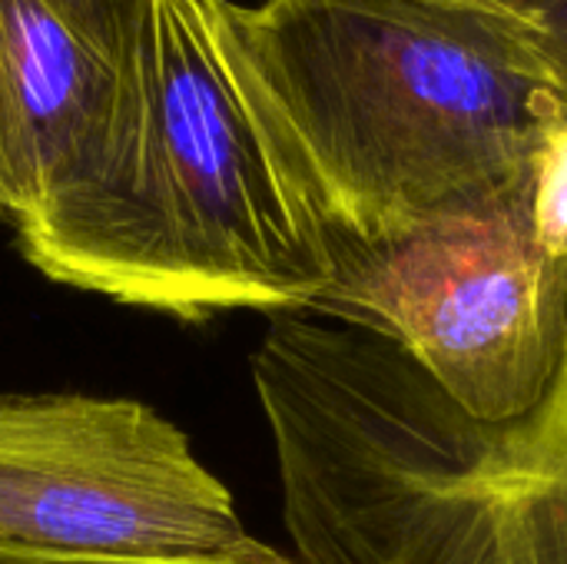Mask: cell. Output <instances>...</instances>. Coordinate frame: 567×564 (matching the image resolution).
Masks as SVG:
<instances>
[{
  "label": "cell",
  "mask_w": 567,
  "mask_h": 564,
  "mask_svg": "<svg viewBox=\"0 0 567 564\" xmlns=\"http://www.w3.org/2000/svg\"><path fill=\"white\" fill-rule=\"evenodd\" d=\"M0 564H150V562H93V558H56V555H30V552L0 548ZM286 564H296V562H286Z\"/></svg>",
  "instance_id": "obj_11"
},
{
  "label": "cell",
  "mask_w": 567,
  "mask_h": 564,
  "mask_svg": "<svg viewBox=\"0 0 567 564\" xmlns=\"http://www.w3.org/2000/svg\"><path fill=\"white\" fill-rule=\"evenodd\" d=\"M123 106V63L50 0H0V219L80 186Z\"/></svg>",
  "instance_id": "obj_6"
},
{
  "label": "cell",
  "mask_w": 567,
  "mask_h": 564,
  "mask_svg": "<svg viewBox=\"0 0 567 564\" xmlns=\"http://www.w3.org/2000/svg\"><path fill=\"white\" fill-rule=\"evenodd\" d=\"M296 564H567V289L542 396L465 416L362 326L279 312L252 352Z\"/></svg>",
  "instance_id": "obj_2"
},
{
  "label": "cell",
  "mask_w": 567,
  "mask_h": 564,
  "mask_svg": "<svg viewBox=\"0 0 567 564\" xmlns=\"http://www.w3.org/2000/svg\"><path fill=\"white\" fill-rule=\"evenodd\" d=\"M0 548L150 564H286L189 439L133 399L0 396Z\"/></svg>",
  "instance_id": "obj_4"
},
{
  "label": "cell",
  "mask_w": 567,
  "mask_h": 564,
  "mask_svg": "<svg viewBox=\"0 0 567 564\" xmlns=\"http://www.w3.org/2000/svg\"><path fill=\"white\" fill-rule=\"evenodd\" d=\"M565 289L567 259H548L528 216H515L342 253L309 312L399 342L465 416L498 422L542 396Z\"/></svg>",
  "instance_id": "obj_5"
},
{
  "label": "cell",
  "mask_w": 567,
  "mask_h": 564,
  "mask_svg": "<svg viewBox=\"0 0 567 564\" xmlns=\"http://www.w3.org/2000/svg\"><path fill=\"white\" fill-rule=\"evenodd\" d=\"M17 243L53 283L186 322L309 312L332 286L243 93L219 0H146L100 163L20 219Z\"/></svg>",
  "instance_id": "obj_3"
},
{
  "label": "cell",
  "mask_w": 567,
  "mask_h": 564,
  "mask_svg": "<svg viewBox=\"0 0 567 564\" xmlns=\"http://www.w3.org/2000/svg\"><path fill=\"white\" fill-rule=\"evenodd\" d=\"M508 27L567 103V0H555L518 20H508Z\"/></svg>",
  "instance_id": "obj_9"
},
{
  "label": "cell",
  "mask_w": 567,
  "mask_h": 564,
  "mask_svg": "<svg viewBox=\"0 0 567 564\" xmlns=\"http://www.w3.org/2000/svg\"><path fill=\"white\" fill-rule=\"evenodd\" d=\"M50 3L103 53L126 63L146 0H50Z\"/></svg>",
  "instance_id": "obj_8"
},
{
  "label": "cell",
  "mask_w": 567,
  "mask_h": 564,
  "mask_svg": "<svg viewBox=\"0 0 567 564\" xmlns=\"http://www.w3.org/2000/svg\"><path fill=\"white\" fill-rule=\"evenodd\" d=\"M292 209L329 266L422 229L528 216L567 113L508 20L439 0H219Z\"/></svg>",
  "instance_id": "obj_1"
},
{
  "label": "cell",
  "mask_w": 567,
  "mask_h": 564,
  "mask_svg": "<svg viewBox=\"0 0 567 564\" xmlns=\"http://www.w3.org/2000/svg\"><path fill=\"white\" fill-rule=\"evenodd\" d=\"M528 226L535 243L548 259H567V113H561L532 166V193H528Z\"/></svg>",
  "instance_id": "obj_7"
},
{
  "label": "cell",
  "mask_w": 567,
  "mask_h": 564,
  "mask_svg": "<svg viewBox=\"0 0 567 564\" xmlns=\"http://www.w3.org/2000/svg\"><path fill=\"white\" fill-rule=\"evenodd\" d=\"M439 3H449V7H462V10H475V13H485V17H498V20H518L538 7H548L555 0H439Z\"/></svg>",
  "instance_id": "obj_10"
}]
</instances>
